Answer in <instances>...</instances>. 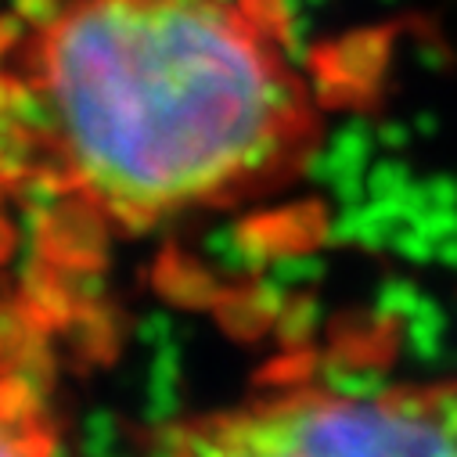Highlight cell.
Segmentation results:
<instances>
[{
    "instance_id": "obj_3",
    "label": "cell",
    "mask_w": 457,
    "mask_h": 457,
    "mask_svg": "<svg viewBox=\"0 0 457 457\" xmlns=\"http://www.w3.org/2000/svg\"><path fill=\"white\" fill-rule=\"evenodd\" d=\"M97 320L0 288V457H69V368Z\"/></svg>"
},
{
    "instance_id": "obj_1",
    "label": "cell",
    "mask_w": 457,
    "mask_h": 457,
    "mask_svg": "<svg viewBox=\"0 0 457 457\" xmlns=\"http://www.w3.org/2000/svg\"><path fill=\"white\" fill-rule=\"evenodd\" d=\"M320 97L281 0H58L0 29V288L101 317L116 263L299 180Z\"/></svg>"
},
{
    "instance_id": "obj_2",
    "label": "cell",
    "mask_w": 457,
    "mask_h": 457,
    "mask_svg": "<svg viewBox=\"0 0 457 457\" xmlns=\"http://www.w3.org/2000/svg\"><path fill=\"white\" fill-rule=\"evenodd\" d=\"M162 457H457V378H281L180 414Z\"/></svg>"
}]
</instances>
